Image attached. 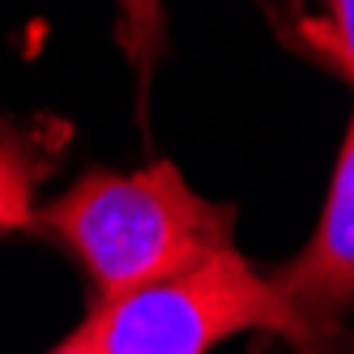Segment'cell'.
I'll use <instances>...</instances> for the list:
<instances>
[{"mask_svg": "<svg viewBox=\"0 0 354 354\" xmlns=\"http://www.w3.org/2000/svg\"><path fill=\"white\" fill-rule=\"evenodd\" d=\"M115 9H120L115 39L124 43V52H129V60L137 64L141 82H145L158 52H162V39H167L162 9H158V0H115Z\"/></svg>", "mask_w": 354, "mask_h": 354, "instance_id": "cell-5", "label": "cell"}, {"mask_svg": "<svg viewBox=\"0 0 354 354\" xmlns=\"http://www.w3.org/2000/svg\"><path fill=\"white\" fill-rule=\"evenodd\" d=\"M13 133V124H9V115H0V137H9Z\"/></svg>", "mask_w": 354, "mask_h": 354, "instance_id": "cell-8", "label": "cell"}, {"mask_svg": "<svg viewBox=\"0 0 354 354\" xmlns=\"http://www.w3.org/2000/svg\"><path fill=\"white\" fill-rule=\"evenodd\" d=\"M56 149L43 137H0V231L35 226V188L52 175Z\"/></svg>", "mask_w": 354, "mask_h": 354, "instance_id": "cell-4", "label": "cell"}, {"mask_svg": "<svg viewBox=\"0 0 354 354\" xmlns=\"http://www.w3.org/2000/svg\"><path fill=\"white\" fill-rule=\"evenodd\" d=\"M308 47L354 82V0H324V17L303 21Z\"/></svg>", "mask_w": 354, "mask_h": 354, "instance_id": "cell-6", "label": "cell"}, {"mask_svg": "<svg viewBox=\"0 0 354 354\" xmlns=\"http://www.w3.org/2000/svg\"><path fill=\"white\" fill-rule=\"evenodd\" d=\"M269 282L316 337L354 308V120L342 141L312 239L299 248V257L277 265Z\"/></svg>", "mask_w": 354, "mask_h": 354, "instance_id": "cell-3", "label": "cell"}, {"mask_svg": "<svg viewBox=\"0 0 354 354\" xmlns=\"http://www.w3.org/2000/svg\"><path fill=\"white\" fill-rule=\"evenodd\" d=\"M35 226L68 248L90 277L94 303H111L226 252L235 209L201 196L175 162L94 167L47 209H35Z\"/></svg>", "mask_w": 354, "mask_h": 354, "instance_id": "cell-1", "label": "cell"}, {"mask_svg": "<svg viewBox=\"0 0 354 354\" xmlns=\"http://www.w3.org/2000/svg\"><path fill=\"white\" fill-rule=\"evenodd\" d=\"M86 320L107 354H205L248 328H265L303 346L316 342L303 316L235 248L111 303H94Z\"/></svg>", "mask_w": 354, "mask_h": 354, "instance_id": "cell-2", "label": "cell"}, {"mask_svg": "<svg viewBox=\"0 0 354 354\" xmlns=\"http://www.w3.org/2000/svg\"><path fill=\"white\" fill-rule=\"evenodd\" d=\"M47 354H107V350H103V342H98L94 324H90V320H82V324L73 328V333H68L60 346H52Z\"/></svg>", "mask_w": 354, "mask_h": 354, "instance_id": "cell-7", "label": "cell"}]
</instances>
